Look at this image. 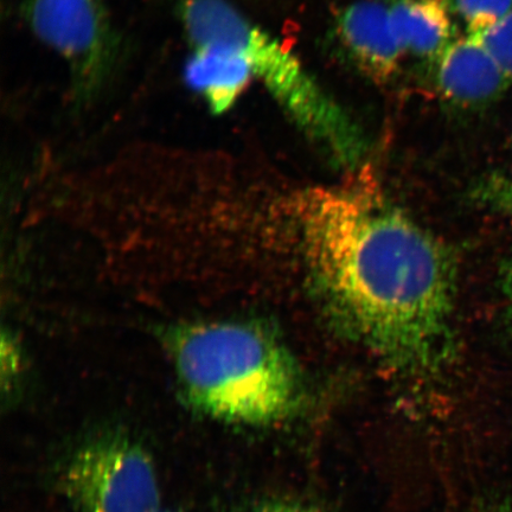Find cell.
Listing matches in <instances>:
<instances>
[{
	"label": "cell",
	"mask_w": 512,
	"mask_h": 512,
	"mask_svg": "<svg viewBox=\"0 0 512 512\" xmlns=\"http://www.w3.org/2000/svg\"><path fill=\"white\" fill-rule=\"evenodd\" d=\"M294 219L313 288L338 328L396 373H438L453 351L454 298L439 242L362 184L304 191Z\"/></svg>",
	"instance_id": "obj_1"
},
{
	"label": "cell",
	"mask_w": 512,
	"mask_h": 512,
	"mask_svg": "<svg viewBox=\"0 0 512 512\" xmlns=\"http://www.w3.org/2000/svg\"><path fill=\"white\" fill-rule=\"evenodd\" d=\"M166 345L185 401L208 418L268 426L303 406L298 364L264 326L230 320L183 325Z\"/></svg>",
	"instance_id": "obj_2"
},
{
	"label": "cell",
	"mask_w": 512,
	"mask_h": 512,
	"mask_svg": "<svg viewBox=\"0 0 512 512\" xmlns=\"http://www.w3.org/2000/svg\"><path fill=\"white\" fill-rule=\"evenodd\" d=\"M181 17L191 48L240 57L304 133L343 168L366 155L363 133L283 44L226 0H184Z\"/></svg>",
	"instance_id": "obj_3"
},
{
	"label": "cell",
	"mask_w": 512,
	"mask_h": 512,
	"mask_svg": "<svg viewBox=\"0 0 512 512\" xmlns=\"http://www.w3.org/2000/svg\"><path fill=\"white\" fill-rule=\"evenodd\" d=\"M60 484L76 512L160 509L159 480L150 454L121 435H107L79 447L64 466Z\"/></svg>",
	"instance_id": "obj_4"
},
{
	"label": "cell",
	"mask_w": 512,
	"mask_h": 512,
	"mask_svg": "<svg viewBox=\"0 0 512 512\" xmlns=\"http://www.w3.org/2000/svg\"><path fill=\"white\" fill-rule=\"evenodd\" d=\"M25 14L38 40L66 63L75 101L94 100L117 55L105 0H29Z\"/></svg>",
	"instance_id": "obj_5"
},
{
	"label": "cell",
	"mask_w": 512,
	"mask_h": 512,
	"mask_svg": "<svg viewBox=\"0 0 512 512\" xmlns=\"http://www.w3.org/2000/svg\"><path fill=\"white\" fill-rule=\"evenodd\" d=\"M337 30L343 46L362 72L383 83L398 72L403 50L390 21L388 5L357 0L342 11Z\"/></svg>",
	"instance_id": "obj_6"
},
{
	"label": "cell",
	"mask_w": 512,
	"mask_h": 512,
	"mask_svg": "<svg viewBox=\"0 0 512 512\" xmlns=\"http://www.w3.org/2000/svg\"><path fill=\"white\" fill-rule=\"evenodd\" d=\"M435 62L439 91L457 105L490 104L511 85L475 35L452 41Z\"/></svg>",
	"instance_id": "obj_7"
},
{
	"label": "cell",
	"mask_w": 512,
	"mask_h": 512,
	"mask_svg": "<svg viewBox=\"0 0 512 512\" xmlns=\"http://www.w3.org/2000/svg\"><path fill=\"white\" fill-rule=\"evenodd\" d=\"M388 9L403 53L437 61L453 41L451 0H392Z\"/></svg>",
	"instance_id": "obj_8"
},
{
	"label": "cell",
	"mask_w": 512,
	"mask_h": 512,
	"mask_svg": "<svg viewBox=\"0 0 512 512\" xmlns=\"http://www.w3.org/2000/svg\"><path fill=\"white\" fill-rule=\"evenodd\" d=\"M185 75L215 114L230 110L254 78L240 57L208 48H192Z\"/></svg>",
	"instance_id": "obj_9"
},
{
	"label": "cell",
	"mask_w": 512,
	"mask_h": 512,
	"mask_svg": "<svg viewBox=\"0 0 512 512\" xmlns=\"http://www.w3.org/2000/svg\"><path fill=\"white\" fill-rule=\"evenodd\" d=\"M452 8L465 22L467 34H473L507 16L512 0H452Z\"/></svg>",
	"instance_id": "obj_10"
},
{
	"label": "cell",
	"mask_w": 512,
	"mask_h": 512,
	"mask_svg": "<svg viewBox=\"0 0 512 512\" xmlns=\"http://www.w3.org/2000/svg\"><path fill=\"white\" fill-rule=\"evenodd\" d=\"M512 83V11L491 27L473 32Z\"/></svg>",
	"instance_id": "obj_11"
},
{
	"label": "cell",
	"mask_w": 512,
	"mask_h": 512,
	"mask_svg": "<svg viewBox=\"0 0 512 512\" xmlns=\"http://www.w3.org/2000/svg\"><path fill=\"white\" fill-rule=\"evenodd\" d=\"M476 197L485 206L512 215V176L486 179L477 188Z\"/></svg>",
	"instance_id": "obj_12"
},
{
	"label": "cell",
	"mask_w": 512,
	"mask_h": 512,
	"mask_svg": "<svg viewBox=\"0 0 512 512\" xmlns=\"http://www.w3.org/2000/svg\"><path fill=\"white\" fill-rule=\"evenodd\" d=\"M252 512H319L312 505L293 501V499H273L262 503Z\"/></svg>",
	"instance_id": "obj_13"
},
{
	"label": "cell",
	"mask_w": 512,
	"mask_h": 512,
	"mask_svg": "<svg viewBox=\"0 0 512 512\" xmlns=\"http://www.w3.org/2000/svg\"><path fill=\"white\" fill-rule=\"evenodd\" d=\"M502 288L505 302H507L508 319L512 329V255L503 266Z\"/></svg>",
	"instance_id": "obj_14"
},
{
	"label": "cell",
	"mask_w": 512,
	"mask_h": 512,
	"mask_svg": "<svg viewBox=\"0 0 512 512\" xmlns=\"http://www.w3.org/2000/svg\"><path fill=\"white\" fill-rule=\"evenodd\" d=\"M485 512H512V504L511 503L501 504V505H498V507L489 509L488 511H485Z\"/></svg>",
	"instance_id": "obj_15"
},
{
	"label": "cell",
	"mask_w": 512,
	"mask_h": 512,
	"mask_svg": "<svg viewBox=\"0 0 512 512\" xmlns=\"http://www.w3.org/2000/svg\"><path fill=\"white\" fill-rule=\"evenodd\" d=\"M155 512H172V511L159 509V510H157V511H155Z\"/></svg>",
	"instance_id": "obj_16"
}]
</instances>
